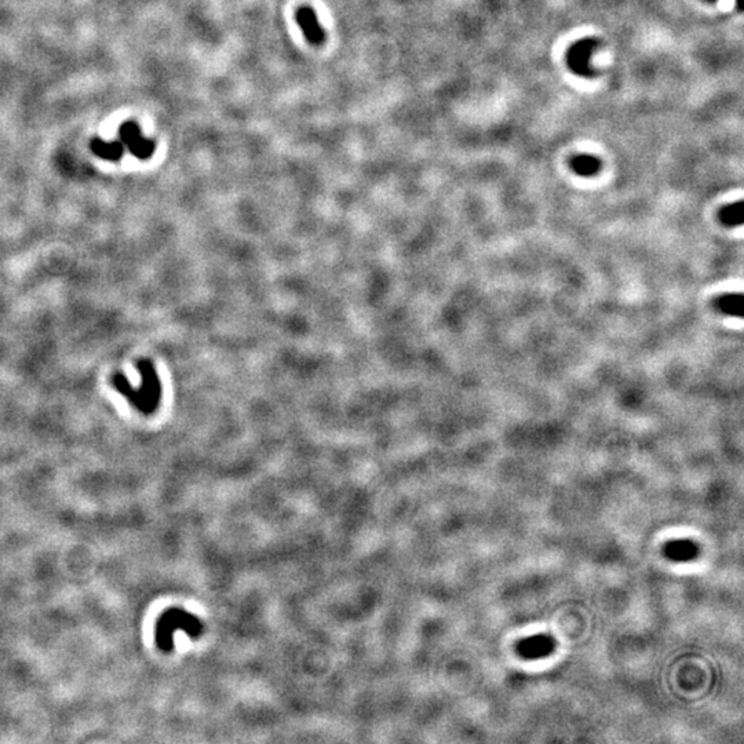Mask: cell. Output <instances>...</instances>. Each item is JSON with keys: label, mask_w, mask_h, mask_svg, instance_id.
I'll return each instance as SVG.
<instances>
[{"label": "cell", "mask_w": 744, "mask_h": 744, "mask_svg": "<svg viewBox=\"0 0 744 744\" xmlns=\"http://www.w3.org/2000/svg\"><path fill=\"white\" fill-rule=\"evenodd\" d=\"M296 22L302 31V33L305 35L306 41H309L310 44L313 46H320L323 44L326 41V33L320 25V22L317 20V14L313 9L310 7H301L298 11H296Z\"/></svg>", "instance_id": "cell-4"}, {"label": "cell", "mask_w": 744, "mask_h": 744, "mask_svg": "<svg viewBox=\"0 0 744 744\" xmlns=\"http://www.w3.org/2000/svg\"><path fill=\"white\" fill-rule=\"evenodd\" d=\"M120 138L127 149L138 159L146 160L155 152V144L150 140H146L141 134L140 127L133 122H127L120 127Z\"/></svg>", "instance_id": "cell-3"}, {"label": "cell", "mask_w": 744, "mask_h": 744, "mask_svg": "<svg viewBox=\"0 0 744 744\" xmlns=\"http://www.w3.org/2000/svg\"><path fill=\"white\" fill-rule=\"evenodd\" d=\"M175 629H182L190 637H197L202 631V624L196 616L182 609L172 608L165 611L156 626V642L162 651L168 652L172 649V633Z\"/></svg>", "instance_id": "cell-2"}, {"label": "cell", "mask_w": 744, "mask_h": 744, "mask_svg": "<svg viewBox=\"0 0 744 744\" xmlns=\"http://www.w3.org/2000/svg\"><path fill=\"white\" fill-rule=\"evenodd\" d=\"M597 167H599V162L596 159L579 157L575 160V168L579 174H584V175L594 174L597 171Z\"/></svg>", "instance_id": "cell-10"}, {"label": "cell", "mask_w": 744, "mask_h": 744, "mask_svg": "<svg viewBox=\"0 0 744 744\" xmlns=\"http://www.w3.org/2000/svg\"><path fill=\"white\" fill-rule=\"evenodd\" d=\"M721 219L723 224L730 227H738L743 222V203L739 202L736 205L728 206L721 211Z\"/></svg>", "instance_id": "cell-8"}, {"label": "cell", "mask_w": 744, "mask_h": 744, "mask_svg": "<svg viewBox=\"0 0 744 744\" xmlns=\"http://www.w3.org/2000/svg\"><path fill=\"white\" fill-rule=\"evenodd\" d=\"M522 655L527 658H540L542 655H547L553 649V642L549 637H534L529 640L524 641L522 645Z\"/></svg>", "instance_id": "cell-6"}, {"label": "cell", "mask_w": 744, "mask_h": 744, "mask_svg": "<svg viewBox=\"0 0 744 744\" xmlns=\"http://www.w3.org/2000/svg\"><path fill=\"white\" fill-rule=\"evenodd\" d=\"M91 150L101 159L118 162L123 156L124 146L122 143H105L100 138H95L91 143Z\"/></svg>", "instance_id": "cell-5"}, {"label": "cell", "mask_w": 744, "mask_h": 744, "mask_svg": "<svg viewBox=\"0 0 744 744\" xmlns=\"http://www.w3.org/2000/svg\"><path fill=\"white\" fill-rule=\"evenodd\" d=\"M695 552H696V547L693 544H691L689 542L673 543V544H668V549H667L670 558L680 559V561L693 557Z\"/></svg>", "instance_id": "cell-9"}, {"label": "cell", "mask_w": 744, "mask_h": 744, "mask_svg": "<svg viewBox=\"0 0 744 744\" xmlns=\"http://www.w3.org/2000/svg\"><path fill=\"white\" fill-rule=\"evenodd\" d=\"M137 368L143 378L140 389H134L122 373L113 375L110 382L112 386L123 394L137 410L149 415L157 408L162 400V383L152 361L143 358L137 363Z\"/></svg>", "instance_id": "cell-1"}, {"label": "cell", "mask_w": 744, "mask_h": 744, "mask_svg": "<svg viewBox=\"0 0 744 744\" xmlns=\"http://www.w3.org/2000/svg\"><path fill=\"white\" fill-rule=\"evenodd\" d=\"M720 309L732 316H742L743 313V296L742 294H729L720 298Z\"/></svg>", "instance_id": "cell-7"}]
</instances>
